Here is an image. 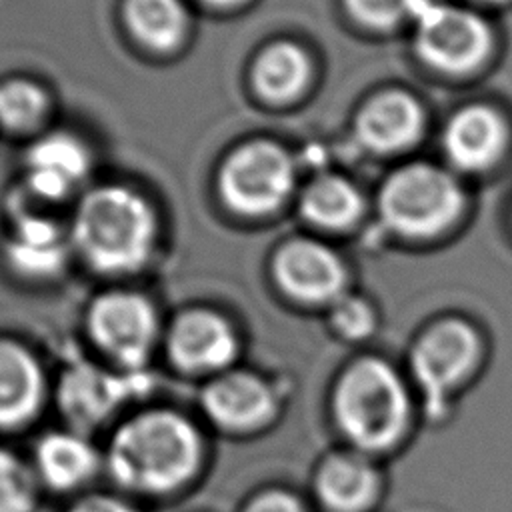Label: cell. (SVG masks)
Wrapping results in <instances>:
<instances>
[{
	"instance_id": "cell-26",
	"label": "cell",
	"mask_w": 512,
	"mask_h": 512,
	"mask_svg": "<svg viewBox=\"0 0 512 512\" xmlns=\"http://www.w3.org/2000/svg\"><path fill=\"white\" fill-rule=\"evenodd\" d=\"M332 324L346 338H362L372 330L374 318L366 302L358 298H336L332 306Z\"/></svg>"
},
{
	"instance_id": "cell-28",
	"label": "cell",
	"mask_w": 512,
	"mask_h": 512,
	"mask_svg": "<svg viewBox=\"0 0 512 512\" xmlns=\"http://www.w3.org/2000/svg\"><path fill=\"white\" fill-rule=\"evenodd\" d=\"M70 512H136L122 500L110 496H90L70 508Z\"/></svg>"
},
{
	"instance_id": "cell-18",
	"label": "cell",
	"mask_w": 512,
	"mask_h": 512,
	"mask_svg": "<svg viewBox=\"0 0 512 512\" xmlns=\"http://www.w3.org/2000/svg\"><path fill=\"white\" fill-rule=\"evenodd\" d=\"M36 466L50 486L74 488L94 474L98 460L94 448L80 434L52 432L36 448Z\"/></svg>"
},
{
	"instance_id": "cell-14",
	"label": "cell",
	"mask_w": 512,
	"mask_h": 512,
	"mask_svg": "<svg viewBox=\"0 0 512 512\" xmlns=\"http://www.w3.org/2000/svg\"><path fill=\"white\" fill-rule=\"evenodd\" d=\"M356 130L358 138L372 150H398L418 136L420 110L406 94H382L362 110Z\"/></svg>"
},
{
	"instance_id": "cell-24",
	"label": "cell",
	"mask_w": 512,
	"mask_h": 512,
	"mask_svg": "<svg viewBox=\"0 0 512 512\" xmlns=\"http://www.w3.org/2000/svg\"><path fill=\"white\" fill-rule=\"evenodd\" d=\"M44 94L30 82L14 80L0 86V120L10 128H28L44 114Z\"/></svg>"
},
{
	"instance_id": "cell-15",
	"label": "cell",
	"mask_w": 512,
	"mask_h": 512,
	"mask_svg": "<svg viewBox=\"0 0 512 512\" xmlns=\"http://www.w3.org/2000/svg\"><path fill=\"white\" fill-rule=\"evenodd\" d=\"M378 488L374 468L358 456L342 454L326 460L316 478L320 500L334 512L366 510Z\"/></svg>"
},
{
	"instance_id": "cell-7",
	"label": "cell",
	"mask_w": 512,
	"mask_h": 512,
	"mask_svg": "<svg viewBox=\"0 0 512 512\" xmlns=\"http://www.w3.org/2000/svg\"><path fill=\"white\" fill-rule=\"evenodd\" d=\"M478 358V338L462 322L430 330L412 354V370L432 416H440L448 394L466 378Z\"/></svg>"
},
{
	"instance_id": "cell-11",
	"label": "cell",
	"mask_w": 512,
	"mask_h": 512,
	"mask_svg": "<svg viewBox=\"0 0 512 512\" xmlns=\"http://www.w3.org/2000/svg\"><path fill=\"white\" fill-rule=\"evenodd\" d=\"M274 406L272 388L248 372L220 374L202 394V408L210 420L234 432L262 426L274 414Z\"/></svg>"
},
{
	"instance_id": "cell-8",
	"label": "cell",
	"mask_w": 512,
	"mask_h": 512,
	"mask_svg": "<svg viewBox=\"0 0 512 512\" xmlns=\"http://www.w3.org/2000/svg\"><path fill=\"white\" fill-rule=\"evenodd\" d=\"M90 332L126 368H140L156 338V316L136 294H106L90 310Z\"/></svg>"
},
{
	"instance_id": "cell-20",
	"label": "cell",
	"mask_w": 512,
	"mask_h": 512,
	"mask_svg": "<svg viewBox=\"0 0 512 512\" xmlns=\"http://www.w3.org/2000/svg\"><path fill=\"white\" fill-rule=\"evenodd\" d=\"M126 18L132 32L150 48L168 50L184 32V10L178 0H128Z\"/></svg>"
},
{
	"instance_id": "cell-13",
	"label": "cell",
	"mask_w": 512,
	"mask_h": 512,
	"mask_svg": "<svg viewBox=\"0 0 512 512\" xmlns=\"http://www.w3.org/2000/svg\"><path fill=\"white\" fill-rule=\"evenodd\" d=\"M44 380L36 360L12 342H0V426L30 420L42 404Z\"/></svg>"
},
{
	"instance_id": "cell-12",
	"label": "cell",
	"mask_w": 512,
	"mask_h": 512,
	"mask_svg": "<svg viewBox=\"0 0 512 512\" xmlns=\"http://www.w3.org/2000/svg\"><path fill=\"white\" fill-rule=\"evenodd\" d=\"M276 278L288 294L302 302H326L338 296L344 274L328 248L300 240L278 254Z\"/></svg>"
},
{
	"instance_id": "cell-29",
	"label": "cell",
	"mask_w": 512,
	"mask_h": 512,
	"mask_svg": "<svg viewBox=\"0 0 512 512\" xmlns=\"http://www.w3.org/2000/svg\"><path fill=\"white\" fill-rule=\"evenodd\" d=\"M206 2H210V4H236V2H240V0H206Z\"/></svg>"
},
{
	"instance_id": "cell-30",
	"label": "cell",
	"mask_w": 512,
	"mask_h": 512,
	"mask_svg": "<svg viewBox=\"0 0 512 512\" xmlns=\"http://www.w3.org/2000/svg\"><path fill=\"white\" fill-rule=\"evenodd\" d=\"M490 2H500V0H490Z\"/></svg>"
},
{
	"instance_id": "cell-22",
	"label": "cell",
	"mask_w": 512,
	"mask_h": 512,
	"mask_svg": "<svg viewBox=\"0 0 512 512\" xmlns=\"http://www.w3.org/2000/svg\"><path fill=\"white\" fill-rule=\"evenodd\" d=\"M302 212L308 220L326 226L340 228L350 224L360 212V196L346 180L328 176L316 180L304 194Z\"/></svg>"
},
{
	"instance_id": "cell-2",
	"label": "cell",
	"mask_w": 512,
	"mask_h": 512,
	"mask_svg": "<svg viewBox=\"0 0 512 512\" xmlns=\"http://www.w3.org/2000/svg\"><path fill=\"white\" fill-rule=\"evenodd\" d=\"M74 232L92 266L104 272H128L150 252L154 216L130 190L100 188L82 202Z\"/></svg>"
},
{
	"instance_id": "cell-16",
	"label": "cell",
	"mask_w": 512,
	"mask_h": 512,
	"mask_svg": "<svg viewBox=\"0 0 512 512\" xmlns=\"http://www.w3.org/2000/svg\"><path fill=\"white\" fill-rule=\"evenodd\" d=\"M504 130L498 116L486 108H466L448 124L444 144L448 156L462 168L478 170L500 152Z\"/></svg>"
},
{
	"instance_id": "cell-4",
	"label": "cell",
	"mask_w": 512,
	"mask_h": 512,
	"mask_svg": "<svg viewBox=\"0 0 512 512\" xmlns=\"http://www.w3.org/2000/svg\"><path fill=\"white\" fill-rule=\"evenodd\" d=\"M462 206L458 184L432 166H408L382 190L380 212L390 228L406 236H432L448 226Z\"/></svg>"
},
{
	"instance_id": "cell-27",
	"label": "cell",
	"mask_w": 512,
	"mask_h": 512,
	"mask_svg": "<svg viewBox=\"0 0 512 512\" xmlns=\"http://www.w3.org/2000/svg\"><path fill=\"white\" fill-rule=\"evenodd\" d=\"M244 512H304L300 502L286 492H264L256 496Z\"/></svg>"
},
{
	"instance_id": "cell-5",
	"label": "cell",
	"mask_w": 512,
	"mask_h": 512,
	"mask_svg": "<svg viewBox=\"0 0 512 512\" xmlns=\"http://www.w3.org/2000/svg\"><path fill=\"white\" fill-rule=\"evenodd\" d=\"M222 196L246 214H264L278 208L292 186L288 156L274 144L252 142L236 150L222 168Z\"/></svg>"
},
{
	"instance_id": "cell-25",
	"label": "cell",
	"mask_w": 512,
	"mask_h": 512,
	"mask_svg": "<svg viewBox=\"0 0 512 512\" xmlns=\"http://www.w3.org/2000/svg\"><path fill=\"white\" fill-rule=\"evenodd\" d=\"M352 14L368 26L386 28L414 14L416 0H346Z\"/></svg>"
},
{
	"instance_id": "cell-1",
	"label": "cell",
	"mask_w": 512,
	"mask_h": 512,
	"mask_svg": "<svg viewBox=\"0 0 512 512\" xmlns=\"http://www.w3.org/2000/svg\"><path fill=\"white\" fill-rule=\"evenodd\" d=\"M196 428L180 414L154 410L122 424L108 448V468L126 488L168 492L192 478L200 462Z\"/></svg>"
},
{
	"instance_id": "cell-6",
	"label": "cell",
	"mask_w": 512,
	"mask_h": 512,
	"mask_svg": "<svg viewBox=\"0 0 512 512\" xmlns=\"http://www.w3.org/2000/svg\"><path fill=\"white\" fill-rule=\"evenodd\" d=\"M412 16L418 22V50L430 64L462 72L486 54L490 34L478 16L430 0H416Z\"/></svg>"
},
{
	"instance_id": "cell-21",
	"label": "cell",
	"mask_w": 512,
	"mask_h": 512,
	"mask_svg": "<svg viewBox=\"0 0 512 512\" xmlns=\"http://www.w3.org/2000/svg\"><path fill=\"white\" fill-rule=\"evenodd\" d=\"M8 256L24 272L48 274L62 262L60 236L46 220H24L14 232Z\"/></svg>"
},
{
	"instance_id": "cell-19",
	"label": "cell",
	"mask_w": 512,
	"mask_h": 512,
	"mask_svg": "<svg viewBox=\"0 0 512 512\" xmlns=\"http://www.w3.org/2000/svg\"><path fill=\"white\" fill-rule=\"evenodd\" d=\"M308 78V60L292 44H274L264 50L254 68L256 88L272 100L292 98Z\"/></svg>"
},
{
	"instance_id": "cell-10",
	"label": "cell",
	"mask_w": 512,
	"mask_h": 512,
	"mask_svg": "<svg viewBox=\"0 0 512 512\" xmlns=\"http://www.w3.org/2000/svg\"><path fill=\"white\" fill-rule=\"evenodd\" d=\"M238 350L232 328L216 314L196 310L180 316L168 336L172 362L186 372L226 368Z\"/></svg>"
},
{
	"instance_id": "cell-17",
	"label": "cell",
	"mask_w": 512,
	"mask_h": 512,
	"mask_svg": "<svg viewBox=\"0 0 512 512\" xmlns=\"http://www.w3.org/2000/svg\"><path fill=\"white\" fill-rule=\"evenodd\" d=\"M28 164L32 188L46 198H60L84 176L88 158L74 138L54 134L32 148Z\"/></svg>"
},
{
	"instance_id": "cell-23",
	"label": "cell",
	"mask_w": 512,
	"mask_h": 512,
	"mask_svg": "<svg viewBox=\"0 0 512 512\" xmlns=\"http://www.w3.org/2000/svg\"><path fill=\"white\" fill-rule=\"evenodd\" d=\"M36 482L30 468L12 452L0 450V512H30Z\"/></svg>"
},
{
	"instance_id": "cell-3",
	"label": "cell",
	"mask_w": 512,
	"mask_h": 512,
	"mask_svg": "<svg viewBox=\"0 0 512 512\" xmlns=\"http://www.w3.org/2000/svg\"><path fill=\"white\" fill-rule=\"evenodd\" d=\"M342 432L364 450L392 446L408 418V398L396 372L380 360L354 364L340 380L334 398Z\"/></svg>"
},
{
	"instance_id": "cell-9",
	"label": "cell",
	"mask_w": 512,
	"mask_h": 512,
	"mask_svg": "<svg viewBox=\"0 0 512 512\" xmlns=\"http://www.w3.org/2000/svg\"><path fill=\"white\" fill-rule=\"evenodd\" d=\"M136 372L138 368H130V376H112L88 364L70 368L58 388L62 412L78 426L106 420L134 390L146 386Z\"/></svg>"
}]
</instances>
